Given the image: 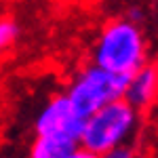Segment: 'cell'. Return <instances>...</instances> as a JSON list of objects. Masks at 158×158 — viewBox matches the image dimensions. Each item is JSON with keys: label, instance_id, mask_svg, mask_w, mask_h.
Here are the masks:
<instances>
[{"label": "cell", "instance_id": "cell-4", "mask_svg": "<svg viewBox=\"0 0 158 158\" xmlns=\"http://www.w3.org/2000/svg\"><path fill=\"white\" fill-rule=\"evenodd\" d=\"M82 124H85V116L74 108L68 95L63 93V95L51 97L42 106L34 120V129H36V135H42V137H59V139L78 143Z\"/></svg>", "mask_w": 158, "mask_h": 158}, {"label": "cell", "instance_id": "cell-5", "mask_svg": "<svg viewBox=\"0 0 158 158\" xmlns=\"http://www.w3.org/2000/svg\"><path fill=\"white\" fill-rule=\"evenodd\" d=\"M158 97V63L143 61L133 74L127 76L122 99L135 110L150 108Z\"/></svg>", "mask_w": 158, "mask_h": 158}, {"label": "cell", "instance_id": "cell-7", "mask_svg": "<svg viewBox=\"0 0 158 158\" xmlns=\"http://www.w3.org/2000/svg\"><path fill=\"white\" fill-rule=\"evenodd\" d=\"M17 36H19V25L13 19H0V55L15 42Z\"/></svg>", "mask_w": 158, "mask_h": 158}, {"label": "cell", "instance_id": "cell-2", "mask_svg": "<svg viewBox=\"0 0 158 158\" xmlns=\"http://www.w3.org/2000/svg\"><path fill=\"white\" fill-rule=\"evenodd\" d=\"M139 127V110L129 106L124 99H114L85 118L78 146L95 154L110 148L127 143Z\"/></svg>", "mask_w": 158, "mask_h": 158}, {"label": "cell", "instance_id": "cell-10", "mask_svg": "<svg viewBox=\"0 0 158 158\" xmlns=\"http://www.w3.org/2000/svg\"><path fill=\"white\" fill-rule=\"evenodd\" d=\"M135 158H137V156H135Z\"/></svg>", "mask_w": 158, "mask_h": 158}, {"label": "cell", "instance_id": "cell-9", "mask_svg": "<svg viewBox=\"0 0 158 158\" xmlns=\"http://www.w3.org/2000/svg\"><path fill=\"white\" fill-rule=\"evenodd\" d=\"M68 158H99V154H95V152H91V150H86L82 146H76L68 154Z\"/></svg>", "mask_w": 158, "mask_h": 158}, {"label": "cell", "instance_id": "cell-3", "mask_svg": "<svg viewBox=\"0 0 158 158\" xmlns=\"http://www.w3.org/2000/svg\"><path fill=\"white\" fill-rule=\"evenodd\" d=\"M124 80L127 76L112 74L93 63L89 68H82L74 76L65 95L72 101L74 108L86 118L91 112L99 110L101 106H106L114 99H122Z\"/></svg>", "mask_w": 158, "mask_h": 158}, {"label": "cell", "instance_id": "cell-1", "mask_svg": "<svg viewBox=\"0 0 158 158\" xmlns=\"http://www.w3.org/2000/svg\"><path fill=\"white\" fill-rule=\"evenodd\" d=\"M146 61V38L133 19H114L101 27L95 47L93 63L118 76L133 74Z\"/></svg>", "mask_w": 158, "mask_h": 158}, {"label": "cell", "instance_id": "cell-8", "mask_svg": "<svg viewBox=\"0 0 158 158\" xmlns=\"http://www.w3.org/2000/svg\"><path fill=\"white\" fill-rule=\"evenodd\" d=\"M99 158H135V152L131 146L120 143V146H114L110 150H106V152H101Z\"/></svg>", "mask_w": 158, "mask_h": 158}, {"label": "cell", "instance_id": "cell-6", "mask_svg": "<svg viewBox=\"0 0 158 158\" xmlns=\"http://www.w3.org/2000/svg\"><path fill=\"white\" fill-rule=\"evenodd\" d=\"M78 143L59 139V137H42L36 135V141L30 148V158H68Z\"/></svg>", "mask_w": 158, "mask_h": 158}]
</instances>
